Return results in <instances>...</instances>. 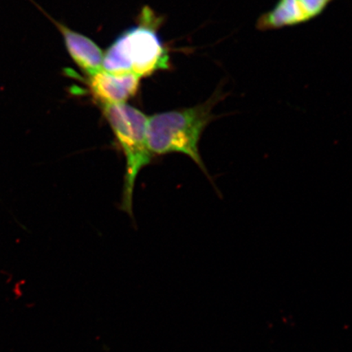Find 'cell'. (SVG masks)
<instances>
[{
	"instance_id": "obj_6",
	"label": "cell",
	"mask_w": 352,
	"mask_h": 352,
	"mask_svg": "<svg viewBox=\"0 0 352 352\" xmlns=\"http://www.w3.org/2000/svg\"><path fill=\"white\" fill-rule=\"evenodd\" d=\"M63 34L66 50L74 63L88 76L102 69L103 52L91 38L55 21Z\"/></svg>"
},
{
	"instance_id": "obj_4",
	"label": "cell",
	"mask_w": 352,
	"mask_h": 352,
	"mask_svg": "<svg viewBox=\"0 0 352 352\" xmlns=\"http://www.w3.org/2000/svg\"><path fill=\"white\" fill-rule=\"evenodd\" d=\"M334 0H278L271 10L258 17L256 28L261 32L292 28L322 14Z\"/></svg>"
},
{
	"instance_id": "obj_5",
	"label": "cell",
	"mask_w": 352,
	"mask_h": 352,
	"mask_svg": "<svg viewBox=\"0 0 352 352\" xmlns=\"http://www.w3.org/2000/svg\"><path fill=\"white\" fill-rule=\"evenodd\" d=\"M140 78L135 74L116 76L101 69L88 76V87L100 107L124 104L139 90Z\"/></svg>"
},
{
	"instance_id": "obj_2",
	"label": "cell",
	"mask_w": 352,
	"mask_h": 352,
	"mask_svg": "<svg viewBox=\"0 0 352 352\" xmlns=\"http://www.w3.org/2000/svg\"><path fill=\"white\" fill-rule=\"evenodd\" d=\"M140 20L139 25L122 33L104 52L105 72L116 76L132 74L142 78L170 69L169 52L157 32L162 19L144 8Z\"/></svg>"
},
{
	"instance_id": "obj_1",
	"label": "cell",
	"mask_w": 352,
	"mask_h": 352,
	"mask_svg": "<svg viewBox=\"0 0 352 352\" xmlns=\"http://www.w3.org/2000/svg\"><path fill=\"white\" fill-rule=\"evenodd\" d=\"M221 89L214 92L205 102L192 107L170 110L148 118L147 143L153 157L178 153L190 157L214 184L199 152L204 131L217 120L212 113L217 104L226 98Z\"/></svg>"
},
{
	"instance_id": "obj_3",
	"label": "cell",
	"mask_w": 352,
	"mask_h": 352,
	"mask_svg": "<svg viewBox=\"0 0 352 352\" xmlns=\"http://www.w3.org/2000/svg\"><path fill=\"white\" fill-rule=\"evenodd\" d=\"M101 110L126 158L120 209L133 217V192L140 171L151 164L147 143L148 117L126 104L103 105Z\"/></svg>"
}]
</instances>
